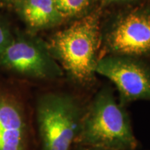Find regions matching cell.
Segmentation results:
<instances>
[{"label": "cell", "mask_w": 150, "mask_h": 150, "mask_svg": "<svg viewBox=\"0 0 150 150\" xmlns=\"http://www.w3.org/2000/svg\"><path fill=\"white\" fill-rule=\"evenodd\" d=\"M109 1H128V0H108Z\"/></svg>", "instance_id": "obj_14"}, {"label": "cell", "mask_w": 150, "mask_h": 150, "mask_svg": "<svg viewBox=\"0 0 150 150\" xmlns=\"http://www.w3.org/2000/svg\"><path fill=\"white\" fill-rule=\"evenodd\" d=\"M0 67L35 79L52 80L63 75L47 44L21 33L14 35L11 44L0 54Z\"/></svg>", "instance_id": "obj_4"}, {"label": "cell", "mask_w": 150, "mask_h": 150, "mask_svg": "<svg viewBox=\"0 0 150 150\" xmlns=\"http://www.w3.org/2000/svg\"><path fill=\"white\" fill-rule=\"evenodd\" d=\"M14 7L27 27L34 31L53 28L64 20L54 0H18Z\"/></svg>", "instance_id": "obj_8"}, {"label": "cell", "mask_w": 150, "mask_h": 150, "mask_svg": "<svg viewBox=\"0 0 150 150\" xmlns=\"http://www.w3.org/2000/svg\"><path fill=\"white\" fill-rule=\"evenodd\" d=\"M106 43L114 55L134 58L150 54V16L134 11L122 17L110 30Z\"/></svg>", "instance_id": "obj_7"}, {"label": "cell", "mask_w": 150, "mask_h": 150, "mask_svg": "<svg viewBox=\"0 0 150 150\" xmlns=\"http://www.w3.org/2000/svg\"><path fill=\"white\" fill-rule=\"evenodd\" d=\"M138 142L122 104L112 90H100L84 110L75 146L106 150H135Z\"/></svg>", "instance_id": "obj_1"}, {"label": "cell", "mask_w": 150, "mask_h": 150, "mask_svg": "<svg viewBox=\"0 0 150 150\" xmlns=\"http://www.w3.org/2000/svg\"><path fill=\"white\" fill-rule=\"evenodd\" d=\"M73 150H106L100 148L88 147V146H75Z\"/></svg>", "instance_id": "obj_11"}, {"label": "cell", "mask_w": 150, "mask_h": 150, "mask_svg": "<svg viewBox=\"0 0 150 150\" xmlns=\"http://www.w3.org/2000/svg\"><path fill=\"white\" fill-rule=\"evenodd\" d=\"M99 23V13H93L54 33L47 44L53 57L79 85L91 83L96 74Z\"/></svg>", "instance_id": "obj_2"}, {"label": "cell", "mask_w": 150, "mask_h": 150, "mask_svg": "<svg viewBox=\"0 0 150 150\" xmlns=\"http://www.w3.org/2000/svg\"><path fill=\"white\" fill-rule=\"evenodd\" d=\"M84 110L70 94L48 92L38 97L35 121L38 150H73Z\"/></svg>", "instance_id": "obj_3"}, {"label": "cell", "mask_w": 150, "mask_h": 150, "mask_svg": "<svg viewBox=\"0 0 150 150\" xmlns=\"http://www.w3.org/2000/svg\"><path fill=\"white\" fill-rule=\"evenodd\" d=\"M17 1L18 0H0V1L2 2L5 6H14Z\"/></svg>", "instance_id": "obj_12"}, {"label": "cell", "mask_w": 150, "mask_h": 150, "mask_svg": "<svg viewBox=\"0 0 150 150\" xmlns=\"http://www.w3.org/2000/svg\"><path fill=\"white\" fill-rule=\"evenodd\" d=\"M14 35L9 28L4 24L0 22V54L11 44Z\"/></svg>", "instance_id": "obj_10"}, {"label": "cell", "mask_w": 150, "mask_h": 150, "mask_svg": "<svg viewBox=\"0 0 150 150\" xmlns=\"http://www.w3.org/2000/svg\"><path fill=\"white\" fill-rule=\"evenodd\" d=\"M54 1L56 8L65 20L85 13L93 0H54Z\"/></svg>", "instance_id": "obj_9"}, {"label": "cell", "mask_w": 150, "mask_h": 150, "mask_svg": "<svg viewBox=\"0 0 150 150\" xmlns=\"http://www.w3.org/2000/svg\"><path fill=\"white\" fill-rule=\"evenodd\" d=\"M95 72L116 86L122 104L150 100V69L133 57L112 55L97 61Z\"/></svg>", "instance_id": "obj_6"}, {"label": "cell", "mask_w": 150, "mask_h": 150, "mask_svg": "<svg viewBox=\"0 0 150 150\" xmlns=\"http://www.w3.org/2000/svg\"><path fill=\"white\" fill-rule=\"evenodd\" d=\"M0 150H38L25 99L16 88L3 83H0Z\"/></svg>", "instance_id": "obj_5"}, {"label": "cell", "mask_w": 150, "mask_h": 150, "mask_svg": "<svg viewBox=\"0 0 150 150\" xmlns=\"http://www.w3.org/2000/svg\"><path fill=\"white\" fill-rule=\"evenodd\" d=\"M4 6H6L2 2H1V1H0V10H1V8H3Z\"/></svg>", "instance_id": "obj_13"}]
</instances>
